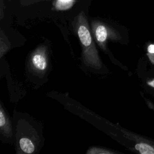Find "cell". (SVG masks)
<instances>
[{"instance_id": "cell-1", "label": "cell", "mask_w": 154, "mask_h": 154, "mask_svg": "<svg viewBox=\"0 0 154 154\" xmlns=\"http://www.w3.org/2000/svg\"><path fill=\"white\" fill-rule=\"evenodd\" d=\"M74 26L82 46V57L85 64L95 70L103 67L101 59L94 43L88 20L84 11L80 12L74 20Z\"/></svg>"}, {"instance_id": "cell-2", "label": "cell", "mask_w": 154, "mask_h": 154, "mask_svg": "<svg viewBox=\"0 0 154 154\" xmlns=\"http://www.w3.org/2000/svg\"><path fill=\"white\" fill-rule=\"evenodd\" d=\"M93 35L98 45L103 49H106V43L108 39H116V31L106 25L99 20H93L91 22Z\"/></svg>"}, {"instance_id": "cell-3", "label": "cell", "mask_w": 154, "mask_h": 154, "mask_svg": "<svg viewBox=\"0 0 154 154\" xmlns=\"http://www.w3.org/2000/svg\"><path fill=\"white\" fill-rule=\"evenodd\" d=\"M32 67L36 72H43L48 67V58L44 49H37L32 55L31 58Z\"/></svg>"}, {"instance_id": "cell-4", "label": "cell", "mask_w": 154, "mask_h": 154, "mask_svg": "<svg viewBox=\"0 0 154 154\" xmlns=\"http://www.w3.org/2000/svg\"><path fill=\"white\" fill-rule=\"evenodd\" d=\"M0 130L1 134L7 137H10L12 135L11 122L2 106L0 109Z\"/></svg>"}, {"instance_id": "cell-5", "label": "cell", "mask_w": 154, "mask_h": 154, "mask_svg": "<svg viewBox=\"0 0 154 154\" xmlns=\"http://www.w3.org/2000/svg\"><path fill=\"white\" fill-rule=\"evenodd\" d=\"M19 146L22 151L26 153H32L35 150L32 141L28 138H22L19 140Z\"/></svg>"}, {"instance_id": "cell-6", "label": "cell", "mask_w": 154, "mask_h": 154, "mask_svg": "<svg viewBox=\"0 0 154 154\" xmlns=\"http://www.w3.org/2000/svg\"><path fill=\"white\" fill-rule=\"evenodd\" d=\"M75 0H55L54 7L57 10H64L70 8L74 4Z\"/></svg>"}, {"instance_id": "cell-7", "label": "cell", "mask_w": 154, "mask_h": 154, "mask_svg": "<svg viewBox=\"0 0 154 154\" xmlns=\"http://www.w3.org/2000/svg\"><path fill=\"white\" fill-rule=\"evenodd\" d=\"M135 149L141 154H154V148L144 143H137Z\"/></svg>"}, {"instance_id": "cell-8", "label": "cell", "mask_w": 154, "mask_h": 154, "mask_svg": "<svg viewBox=\"0 0 154 154\" xmlns=\"http://www.w3.org/2000/svg\"><path fill=\"white\" fill-rule=\"evenodd\" d=\"M114 153L109 149L98 147H92L87 152V154H112Z\"/></svg>"}, {"instance_id": "cell-9", "label": "cell", "mask_w": 154, "mask_h": 154, "mask_svg": "<svg viewBox=\"0 0 154 154\" xmlns=\"http://www.w3.org/2000/svg\"><path fill=\"white\" fill-rule=\"evenodd\" d=\"M20 1L23 5H29V4L35 3L43 0H20Z\"/></svg>"}, {"instance_id": "cell-10", "label": "cell", "mask_w": 154, "mask_h": 154, "mask_svg": "<svg viewBox=\"0 0 154 154\" xmlns=\"http://www.w3.org/2000/svg\"><path fill=\"white\" fill-rule=\"evenodd\" d=\"M147 51L150 54H154V45H150L148 46Z\"/></svg>"}, {"instance_id": "cell-11", "label": "cell", "mask_w": 154, "mask_h": 154, "mask_svg": "<svg viewBox=\"0 0 154 154\" xmlns=\"http://www.w3.org/2000/svg\"><path fill=\"white\" fill-rule=\"evenodd\" d=\"M152 84V85L154 87V81H153V82L152 84Z\"/></svg>"}]
</instances>
